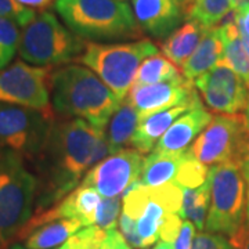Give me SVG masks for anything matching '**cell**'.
<instances>
[{
  "mask_svg": "<svg viewBox=\"0 0 249 249\" xmlns=\"http://www.w3.org/2000/svg\"><path fill=\"white\" fill-rule=\"evenodd\" d=\"M104 132L79 118L54 121L43 150L34 160L37 172L35 212L58 204L79 186L96 166L94 150Z\"/></svg>",
  "mask_w": 249,
  "mask_h": 249,
  "instance_id": "6da1fadb",
  "label": "cell"
},
{
  "mask_svg": "<svg viewBox=\"0 0 249 249\" xmlns=\"http://www.w3.org/2000/svg\"><path fill=\"white\" fill-rule=\"evenodd\" d=\"M54 112L64 118H79L106 130L122 101L89 68L71 64L52 75Z\"/></svg>",
  "mask_w": 249,
  "mask_h": 249,
  "instance_id": "7a4b0ae2",
  "label": "cell"
},
{
  "mask_svg": "<svg viewBox=\"0 0 249 249\" xmlns=\"http://www.w3.org/2000/svg\"><path fill=\"white\" fill-rule=\"evenodd\" d=\"M65 25L83 40H124L142 36L133 10L121 0H55Z\"/></svg>",
  "mask_w": 249,
  "mask_h": 249,
  "instance_id": "3957f363",
  "label": "cell"
},
{
  "mask_svg": "<svg viewBox=\"0 0 249 249\" xmlns=\"http://www.w3.org/2000/svg\"><path fill=\"white\" fill-rule=\"evenodd\" d=\"M37 178L24 158L0 151V249L17 240L34 213Z\"/></svg>",
  "mask_w": 249,
  "mask_h": 249,
  "instance_id": "277c9868",
  "label": "cell"
},
{
  "mask_svg": "<svg viewBox=\"0 0 249 249\" xmlns=\"http://www.w3.org/2000/svg\"><path fill=\"white\" fill-rule=\"evenodd\" d=\"M211 205L206 231L222 234L231 240L244 224L248 206V184L237 160H227L209 170Z\"/></svg>",
  "mask_w": 249,
  "mask_h": 249,
  "instance_id": "5b68a950",
  "label": "cell"
},
{
  "mask_svg": "<svg viewBox=\"0 0 249 249\" xmlns=\"http://www.w3.org/2000/svg\"><path fill=\"white\" fill-rule=\"evenodd\" d=\"M155 54H158V47L150 39L112 45L88 43L79 61L94 72L118 97L124 100L133 88L142 61Z\"/></svg>",
  "mask_w": 249,
  "mask_h": 249,
  "instance_id": "8992f818",
  "label": "cell"
},
{
  "mask_svg": "<svg viewBox=\"0 0 249 249\" xmlns=\"http://www.w3.org/2000/svg\"><path fill=\"white\" fill-rule=\"evenodd\" d=\"M86 45L53 13L43 11L24 28L18 53L31 64L53 67L80 58Z\"/></svg>",
  "mask_w": 249,
  "mask_h": 249,
  "instance_id": "52a82bcc",
  "label": "cell"
},
{
  "mask_svg": "<svg viewBox=\"0 0 249 249\" xmlns=\"http://www.w3.org/2000/svg\"><path fill=\"white\" fill-rule=\"evenodd\" d=\"M55 114L0 103V151L35 160L43 150Z\"/></svg>",
  "mask_w": 249,
  "mask_h": 249,
  "instance_id": "ba28073f",
  "label": "cell"
},
{
  "mask_svg": "<svg viewBox=\"0 0 249 249\" xmlns=\"http://www.w3.org/2000/svg\"><path fill=\"white\" fill-rule=\"evenodd\" d=\"M52 75V67L16 61L0 71V103L54 112L50 106Z\"/></svg>",
  "mask_w": 249,
  "mask_h": 249,
  "instance_id": "9c48e42d",
  "label": "cell"
},
{
  "mask_svg": "<svg viewBox=\"0 0 249 249\" xmlns=\"http://www.w3.org/2000/svg\"><path fill=\"white\" fill-rule=\"evenodd\" d=\"M245 129V118L241 114L213 116L204 132L187 148V155L205 166L235 160Z\"/></svg>",
  "mask_w": 249,
  "mask_h": 249,
  "instance_id": "30bf717a",
  "label": "cell"
},
{
  "mask_svg": "<svg viewBox=\"0 0 249 249\" xmlns=\"http://www.w3.org/2000/svg\"><path fill=\"white\" fill-rule=\"evenodd\" d=\"M206 107L220 115H237L247 109L249 86L240 75L219 62L211 71L194 80Z\"/></svg>",
  "mask_w": 249,
  "mask_h": 249,
  "instance_id": "8fae6325",
  "label": "cell"
},
{
  "mask_svg": "<svg viewBox=\"0 0 249 249\" xmlns=\"http://www.w3.org/2000/svg\"><path fill=\"white\" fill-rule=\"evenodd\" d=\"M142 162V154L134 148L116 151L91 168L80 184L94 188L106 198H115L139 181Z\"/></svg>",
  "mask_w": 249,
  "mask_h": 249,
  "instance_id": "7c38bea8",
  "label": "cell"
},
{
  "mask_svg": "<svg viewBox=\"0 0 249 249\" xmlns=\"http://www.w3.org/2000/svg\"><path fill=\"white\" fill-rule=\"evenodd\" d=\"M198 97L193 80L186 79L183 75L176 79L160 82L155 85H140L130 89L127 97L129 101L142 119L154 115L157 112L169 109L188 101H194Z\"/></svg>",
  "mask_w": 249,
  "mask_h": 249,
  "instance_id": "4fadbf2b",
  "label": "cell"
},
{
  "mask_svg": "<svg viewBox=\"0 0 249 249\" xmlns=\"http://www.w3.org/2000/svg\"><path fill=\"white\" fill-rule=\"evenodd\" d=\"M133 10L142 32L155 39H166L186 16L178 0H133Z\"/></svg>",
  "mask_w": 249,
  "mask_h": 249,
  "instance_id": "5bb4252c",
  "label": "cell"
},
{
  "mask_svg": "<svg viewBox=\"0 0 249 249\" xmlns=\"http://www.w3.org/2000/svg\"><path fill=\"white\" fill-rule=\"evenodd\" d=\"M212 118V114L206 111L201 103H198L170 126L157 142L154 152L180 154L187 151L190 142H194L205 127L211 124Z\"/></svg>",
  "mask_w": 249,
  "mask_h": 249,
  "instance_id": "9a60e30c",
  "label": "cell"
},
{
  "mask_svg": "<svg viewBox=\"0 0 249 249\" xmlns=\"http://www.w3.org/2000/svg\"><path fill=\"white\" fill-rule=\"evenodd\" d=\"M85 226L75 219H52L43 222L29 220L17 240L25 242L28 249H53L61 247Z\"/></svg>",
  "mask_w": 249,
  "mask_h": 249,
  "instance_id": "2e32d148",
  "label": "cell"
},
{
  "mask_svg": "<svg viewBox=\"0 0 249 249\" xmlns=\"http://www.w3.org/2000/svg\"><path fill=\"white\" fill-rule=\"evenodd\" d=\"M198 103H201L199 98L160 111L142 119L132 139V145L134 147V150L140 151L142 154H148L152 148H155L160 137L166 133V130L178 121L180 115L186 114L187 111H190Z\"/></svg>",
  "mask_w": 249,
  "mask_h": 249,
  "instance_id": "e0dca14e",
  "label": "cell"
},
{
  "mask_svg": "<svg viewBox=\"0 0 249 249\" xmlns=\"http://www.w3.org/2000/svg\"><path fill=\"white\" fill-rule=\"evenodd\" d=\"M223 53L224 40L219 25L206 29L196 52L181 68L183 76L188 80H196L222 61Z\"/></svg>",
  "mask_w": 249,
  "mask_h": 249,
  "instance_id": "ac0fdd59",
  "label": "cell"
},
{
  "mask_svg": "<svg viewBox=\"0 0 249 249\" xmlns=\"http://www.w3.org/2000/svg\"><path fill=\"white\" fill-rule=\"evenodd\" d=\"M206 28L194 19H188L184 25L178 27L160 43V50L176 67L183 68L187 60L193 55L204 37Z\"/></svg>",
  "mask_w": 249,
  "mask_h": 249,
  "instance_id": "d6986e66",
  "label": "cell"
},
{
  "mask_svg": "<svg viewBox=\"0 0 249 249\" xmlns=\"http://www.w3.org/2000/svg\"><path fill=\"white\" fill-rule=\"evenodd\" d=\"M219 28L222 31L224 40V53L220 62L237 72L249 86V55L242 45L240 28L237 24L234 10L223 19Z\"/></svg>",
  "mask_w": 249,
  "mask_h": 249,
  "instance_id": "ffe728a7",
  "label": "cell"
},
{
  "mask_svg": "<svg viewBox=\"0 0 249 249\" xmlns=\"http://www.w3.org/2000/svg\"><path fill=\"white\" fill-rule=\"evenodd\" d=\"M186 157V151L180 154H158L152 151L144 158L139 183L147 187H160L175 181Z\"/></svg>",
  "mask_w": 249,
  "mask_h": 249,
  "instance_id": "44dd1931",
  "label": "cell"
},
{
  "mask_svg": "<svg viewBox=\"0 0 249 249\" xmlns=\"http://www.w3.org/2000/svg\"><path fill=\"white\" fill-rule=\"evenodd\" d=\"M140 124L139 111L124 100L108 124L107 139L111 154L124 150L126 145H132V139Z\"/></svg>",
  "mask_w": 249,
  "mask_h": 249,
  "instance_id": "7402d4cb",
  "label": "cell"
},
{
  "mask_svg": "<svg viewBox=\"0 0 249 249\" xmlns=\"http://www.w3.org/2000/svg\"><path fill=\"white\" fill-rule=\"evenodd\" d=\"M183 190V206L180 216L194 223L196 229L202 231L206 224V217L211 205V186L209 180L196 188Z\"/></svg>",
  "mask_w": 249,
  "mask_h": 249,
  "instance_id": "603a6c76",
  "label": "cell"
},
{
  "mask_svg": "<svg viewBox=\"0 0 249 249\" xmlns=\"http://www.w3.org/2000/svg\"><path fill=\"white\" fill-rule=\"evenodd\" d=\"M178 76H181V75L178 72V67L170 61L169 58L158 53L142 61L139 71H137V75H136L134 85L136 86L155 85V83H160V82L176 79Z\"/></svg>",
  "mask_w": 249,
  "mask_h": 249,
  "instance_id": "cb8c5ba5",
  "label": "cell"
},
{
  "mask_svg": "<svg viewBox=\"0 0 249 249\" xmlns=\"http://www.w3.org/2000/svg\"><path fill=\"white\" fill-rule=\"evenodd\" d=\"M232 10L230 0H194L187 11V17L209 29L220 25V22Z\"/></svg>",
  "mask_w": 249,
  "mask_h": 249,
  "instance_id": "d4e9b609",
  "label": "cell"
},
{
  "mask_svg": "<svg viewBox=\"0 0 249 249\" xmlns=\"http://www.w3.org/2000/svg\"><path fill=\"white\" fill-rule=\"evenodd\" d=\"M21 34L18 25L7 18L0 17V71L9 65L19 49Z\"/></svg>",
  "mask_w": 249,
  "mask_h": 249,
  "instance_id": "484cf974",
  "label": "cell"
},
{
  "mask_svg": "<svg viewBox=\"0 0 249 249\" xmlns=\"http://www.w3.org/2000/svg\"><path fill=\"white\" fill-rule=\"evenodd\" d=\"M208 178H209L208 168L201 162L193 160L187 155L176 175L175 183L181 188H196L206 183Z\"/></svg>",
  "mask_w": 249,
  "mask_h": 249,
  "instance_id": "4316f807",
  "label": "cell"
},
{
  "mask_svg": "<svg viewBox=\"0 0 249 249\" xmlns=\"http://www.w3.org/2000/svg\"><path fill=\"white\" fill-rule=\"evenodd\" d=\"M106 237L107 231L98 226H89L75 232L58 249H100Z\"/></svg>",
  "mask_w": 249,
  "mask_h": 249,
  "instance_id": "83f0119b",
  "label": "cell"
},
{
  "mask_svg": "<svg viewBox=\"0 0 249 249\" xmlns=\"http://www.w3.org/2000/svg\"><path fill=\"white\" fill-rule=\"evenodd\" d=\"M121 198H103L100 208L97 211L96 226L103 229L104 231H109L116 229V224L119 223V212H121Z\"/></svg>",
  "mask_w": 249,
  "mask_h": 249,
  "instance_id": "f1b7e54d",
  "label": "cell"
},
{
  "mask_svg": "<svg viewBox=\"0 0 249 249\" xmlns=\"http://www.w3.org/2000/svg\"><path fill=\"white\" fill-rule=\"evenodd\" d=\"M0 17L11 19L18 27L25 28L35 19L36 13L19 4L17 0H0Z\"/></svg>",
  "mask_w": 249,
  "mask_h": 249,
  "instance_id": "f546056e",
  "label": "cell"
},
{
  "mask_svg": "<svg viewBox=\"0 0 249 249\" xmlns=\"http://www.w3.org/2000/svg\"><path fill=\"white\" fill-rule=\"evenodd\" d=\"M191 249H237L230 240L222 234L214 232H199L194 238Z\"/></svg>",
  "mask_w": 249,
  "mask_h": 249,
  "instance_id": "4dcf8cb0",
  "label": "cell"
},
{
  "mask_svg": "<svg viewBox=\"0 0 249 249\" xmlns=\"http://www.w3.org/2000/svg\"><path fill=\"white\" fill-rule=\"evenodd\" d=\"M119 230L121 234L124 237V240L127 241V244L134 249H147L145 244L142 242V237L137 230V223L132 217H129L124 212L119 216Z\"/></svg>",
  "mask_w": 249,
  "mask_h": 249,
  "instance_id": "1f68e13d",
  "label": "cell"
},
{
  "mask_svg": "<svg viewBox=\"0 0 249 249\" xmlns=\"http://www.w3.org/2000/svg\"><path fill=\"white\" fill-rule=\"evenodd\" d=\"M181 224H183V217L180 216V213L168 214L160 229V241L175 244L178 232H180V229H181Z\"/></svg>",
  "mask_w": 249,
  "mask_h": 249,
  "instance_id": "d6a6232c",
  "label": "cell"
},
{
  "mask_svg": "<svg viewBox=\"0 0 249 249\" xmlns=\"http://www.w3.org/2000/svg\"><path fill=\"white\" fill-rule=\"evenodd\" d=\"M196 238V226L194 223L186 220L181 224L178 238L173 244V249H191Z\"/></svg>",
  "mask_w": 249,
  "mask_h": 249,
  "instance_id": "836d02e7",
  "label": "cell"
},
{
  "mask_svg": "<svg viewBox=\"0 0 249 249\" xmlns=\"http://www.w3.org/2000/svg\"><path fill=\"white\" fill-rule=\"evenodd\" d=\"M235 160L240 163L244 176H248L249 175V129H245V133H244V137H242V140H241L240 148H238V154H237V158H235Z\"/></svg>",
  "mask_w": 249,
  "mask_h": 249,
  "instance_id": "e575fe53",
  "label": "cell"
},
{
  "mask_svg": "<svg viewBox=\"0 0 249 249\" xmlns=\"http://www.w3.org/2000/svg\"><path fill=\"white\" fill-rule=\"evenodd\" d=\"M100 249H132L130 245L127 244V241L124 240V237L116 229H112L107 231V237L103 242Z\"/></svg>",
  "mask_w": 249,
  "mask_h": 249,
  "instance_id": "d590c367",
  "label": "cell"
},
{
  "mask_svg": "<svg viewBox=\"0 0 249 249\" xmlns=\"http://www.w3.org/2000/svg\"><path fill=\"white\" fill-rule=\"evenodd\" d=\"M235 11V17H237V24L240 28L241 34L249 36V1H245L244 4H241Z\"/></svg>",
  "mask_w": 249,
  "mask_h": 249,
  "instance_id": "8d00e7d4",
  "label": "cell"
},
{
  "mask_svg": "<svg viewBox=\"0 0 249 249\" xmlns=\"http://www.w3.org/2000/svg\"><path fill=\"white\" fill-rule=\"evenodd\" d=\"M230 242L237 249H249V220H247L244 227L235 237H232Z\"/></svg>",
  "mask_w": 249,
  "mask_h": 249,
  "instance_id": "74e56055",
  "label": "cell"
},
{
  "mask_svg": "<svg viewBox=\"0 0 249 249\" xmlns=\"http://www.w3.org/2000/svg\"><path fill=\"white\" fill-rule=\"evenodd\" d=\"M17 1L28 9L45 10L53 3L54 0H17Z\"/></svg>",
  "mask_w": 249,
  "mask_h": 249,
  "instance_id": "f35d334b",
  "label": "cell"
},
{
  "mask_svg": "<svg viewBox=\"0 0 249 249\" xmlns=\"http://www.w3.org/2000/svg\"><path fill=\"white\" fill-rule=\"evenodd\" d=\"M178 3L181 6V9L184 10V13H186V16H187V11L190 10L191 4L194 3V0H178Z\"/></svg>",
  "mask_w": 249,
  "mask_h": 249,
  "instance_id": "ab89813d",
  "label": "cell"
},
{
  "mask_svg": "<svg viewBox=\"0 0 249 249\" xmlns=\"http://www.w3.org/2000/svg\"><path fill=\"white\" fill-rule=\"evenodd\" d=\"M152 249H173V244H169V242H163V241H160L155 247Z\"/></svg>",
  "mask_w": 249,
  "mask_h": 249,
  "instance_id": "60d3db41",
  "label": "cell"
},
{
  "mask_svg": "<svg viewBox=\"0 0 249 249\" xmlns=\"http://www.w3.org/2000/svg\"><path fill=\"white\" fill-rule=\"evenodd\" d=\"M241 39H242V45H244V47H245V50H247V53L249 55V36L241 34Z\"/></svg>",
  "mask_w": 249,
  "mask_h": 249,
  "instance_id": "b9f144b4",
  "label": "cell"
},
{
  "mask_svg": "<svg viewBox=\"0 0 249 249\" xmlns=\"http://www.w3.org/2000/svg\"><path fill=\"white\" fill-rule=\"evenodd\" d=\"M244 118H245V126H247V129H249V101L247 109H245V114H244Z\"/></svg>",
  "mask_w": 249,
  "mask_h": 249,
  "instance_id": "7bdbcfd3",
  "label": "cell"
},
{
  "mask_svg": "<svg viewBox=\"0 0 249 249\" xmlns=\"http://www.w3.org/2000/svg\"><path fill=\"white\" fill-rule=\"evenodd\" d=\"M247 178V184H248V206H247V216H248V220H249V175L248 176H245Z\"/></svg>",
  "mask_w": 249,
  "mask_h": 249,
  "instance_id": "ee69618b",
  "label": "cell"
},
{
  "mask_svg": "<svg viewBox=\"0 0 249 249\" xmlns=\"http://www.w3.org/2000/svg\"><path fill=\"white\" fill-rule=\"evenodd\" d=\"M7 249H28L25 247H21V245H18V244H13V245H10Z\"/></svg>",
  "mask_w": 249,
  "mask_h": 249,
  "instance_id": "f6af8a7d",
  "label": "cell"
},
{
  "mask_svg": "<svg viewBox=\"0 0 249 249\" xmlns=\"http://www.w3.org/2000/svg\"><path fill=\"white\" fill-rule=\"evenodd\" d=\"M247 1H249V0H247Z\"/></svg>",
  "mask_w": 249,
  "mask_h": 249,
  "instance_id": "bcb514c9",
  "label": "cell"
}]
</instances>
